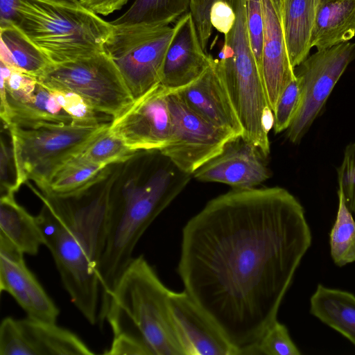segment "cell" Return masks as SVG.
Here are the masks:
<instances>
[{"mask_svg": "<svg viewBox=\"0 0 355 355\" xmlns=\"http://www.w3.org/2000/svg\"><path fill=\"white\" fill-rule=\"evenodd\" d=\"M193 1V0H190V3H191V1Z\"/></svg>", "mask_w": 355, "mask_h": 355, "instance_id": "obj_40", "label": "cell"}, {"mask_svg": "<svg viewBox=\"0 0 355 355\" xmlns=\"http://www.w3.org/2000/svg\"><path fill=\"white\" fill-rule=\"evenodd\" d=\"M174 26L175 31L164 58L160 83L171 91L193 82L214 60L202 48L190 12L180 17Z\"/></svg>", "mask_w": 355, "mask_h": 355, "instance_id": "obj_17", "label": "cell"}, {"mask_svg": "<svg viewBox=\"0 0 355 355\" xmlns=\"http://www.w3.org/2000/svg\"><path fill=\"white\" fill-rule=\"evenodd\" d=\"M168 306L185 355H238L218 326L185 291L171 290Z\"/></svg>", "mask_w": 355, "mask_h": 355, "instance_id": "obj_14", "label": "cell"}, {"mask_svg": "<svg viewBox=\"0 0 355 355\" xmlns=\"http://www.w3.org/2000/svg\"><path fill=\"white\" fill-rule=\"evenodd\" d=\"M113 26L103 49L136 99L160 84L164 58L175 26L146 24Z\"/></svg>", "mask_w": 355, "mask_h": 355, "instance_id": "obj_8", "label": "cell"}, {"mask_svg": "<svg viewBox=\"0 0 355 355\" xmlns=\"http://www.w3.org/2000/svg\"><path fill=\"white\" fill-rule=\"evenodd\" d=\"M24 254L17 248L0 243V290L10 295L27 316L56 322L60 310L29 270Z\"/></svg>", "mask_w": 355, "mask_h": 355, "instance_id": "obj_15", "label": "cell"}, {"mask_svg": "<svg viewBox=\"0 0 355 355\" xmlns=\"http://www.w3.org/2000/svg\"><path fill=\"white\" fill-rule=\"evenodd\" d=\"M110 123L97 126L71 123L35 129L9 128L16 190L31 180L44 191L53 175L83 151Z\"/></svg>", "mask_w": 355, "mask_h": 355, "instance_id": "obj_7", "label": "cell"}, {"mask_svg": "<svg viewBox=\"0 0 355 355\" xmlns=\"http://www.w3.org/2000/svg\"><path fill=\"white\" fill-rule=\"evenodd\" d=\"M116 175L91 199L38 195L42 209L38 223L71 301L92 324L98 320L100 281L96 268L103 251L107 216Z\"/></svg>", "mask_w": 355, "mask_h": 355, "instance_id": "obj_2", "label": "cell"}, {"mask_svg": "<svg viewBox=\"0 0 355 355\" xmlns=\"http://www.w3.org/2000/svg\"><path fill=\"white\" fill-rule=\"evenodd\" d=\"M15 24L53 64L103 51L114 28L78 0H23Z\"/></svg>", "mask_w": 355, "mask_h": 355, "instance_id": "obj_5", "label": "cell"}, {"mask_svg": "<svg viewBox=\"0 0 355 355\" xmlns=\"http://www.w3.org/2000/svg\"><path fill=\"white\" fill-rule=\"evenodd\" d=\"M311 238L302 205L279 187L232 188L183 227L184 291L238 355H255Z\"/></svg>", "mask_w": 355, "mask_h": 355, "instance_id": "obj_1", "label": "cell"}, {"mask_svg": "<svg viewBox=\"0 0 355 355\" xmlns=\"http://www.w3.org/2000/svg\"><path fill=\"white\" fill-rule=\"evenodd\" d=\"M310 313L355 345V296L318 284L310 300Z\"/></svg>", "mask_w": 355, "mask_h": 355, "instance_id": "obj_23", "label": "cell"}, {"mask_svg": "<svg viewBox=\"0 0 355 355\" xmlns=\"http://www.w3.org/2000/svg\"><path fill=\"white\" fill-rule=\"evenodd\" d=\"M37 80L48 88L78 94L95 110L112 119L120 115L135 100L116 65L104 51L53 64Z\"/></svg>", "mask_w": 355, "mask_h": 355, "instance_id": "obj_9", "label": "cell"}, {"mask_svg": "<svg viewBox=\"0 0 355 355\" xmlns=\"http://www.w3.org/2000/svg\"><path fill=\"white\" fill-rule=\"evenodd\" d=\"M110 173L109 166L74 157L53 175L43 193L46 196L56 198L78 197L105 180Z\"/></svg>", "mask_w": 355, "mask_h": 355, "instance_id": "obj_26", "label": "cell"}, {"mask_svg": "<svg viewBox=\"0 0 355 355\" xmlns=\"http://www.w3.org/2000/svg\"><path fill=\"white\" fill-rule=\"evenodd\" d=\"M0 243L17 248L24 254L36 255L44 245L37 216L30 214L15 198L14 193L1 194Z\"/></svg>", "mask_w": 355, "mask_h": 355, "instance_id": "obj_21", "label": "cell"}, {"mask_svg": "<svg viewBox=\"0 0 355 355\" xmlns=\"http://www.w3.org/2000/svg\"><path fill=\"white\" fill-rule=\"evenodd\" d=\"M338 208L329 234L330 252L334 263L342 267L355 262V220L338 190Z\"/></svg>", "mask_w": 355, "mask_h": 355, "instance_id": "obj_28", "label": "cell"}, {"mask_svg": "<svg viewBox=\"0 0 355 355\" xmlns=\"http://www.w3.org/2000/svg\"><path fill=\"white\" fill-rule=\"evenodd\" d=\"M216 1L193 0L190 3L189 12L193 17L201 45L205 51L213 29L209 19L210 8Z\"/></svg>", "mask_w": 355, "mask_h": 355, "instance_id": "obj_36", "label": "cell"}, {"mask_svg": "<svg viewBox=\"0 0 355 355\" xmlns=\"http://www.w3.org/2000/svg\"><path fill=\"white\" fill-rule=\"evenodd\" d=\"M316 0H282V18L288 58L295 69L309 55Z\"/></svg>", "mask_w": 355, "mask_h": 355, "instance_id": "obj_22", "label": "cell"}, {"mask_svg": "<svg viewBox=\"0 0 355 355\" xmlns=\"http://www.w3.org/2000/svg\"><path fill=\"white\" fill-rule=\"evenodd\" d=\"M195 112L214 125L243 136V129L215 59L196 80L175 90Z\"/></svg>", "mask_w": 355, "mask_h": 355, "instance_id": "obj_19", "label": "cell"}, {"mask_svg": "<svg viewBox=\"0 0 355 355\" xmlns=\"http://www.w3.org/2000/svg\"><path fill=\"white\" fill-rule=\"evenodd\" d=\"M0 63V83L6 88L8 102L22 103L31 98L38 83L37 78Z\"/></svg>", "mask_w": 355, "mask_h": 355, "instance_id": "obj_31", "label": "cell"}, {"mask_svg": "<svg viewBox=\"0 0 355 355\" xmlns=\"http://www.w3.org/2000/svg\"><path fill=\"white\" fill-rule=\"evenodd\" d=\"M263 16L262 78L272 112L286 87L295 78L285 42L282 0H261Z\"/></svg>", "mask_w": 355, "mask_h": 355, "instance_id": "obj_18", "label": "cell"}, {"mask_svg": "<svg viewBox=\"0 0 355 355\" xmlns=\"http://www.w3.org/2000/svg\"><path fill=\"white\" fill-rule=\"evenodd\" d=\"M0 62L37 78L53 63L15 24L0 28Z\"/></svg>", "mask_w": 355, "mask_h": 355, "instance_id": "obj_25", "label": "cell"}, {"mask_svg": "<svg viewBox=\"0 0 355 355\" xmlns=\"http://www.w3.org/2000/svg\"><path fill=\"white\" fill-rule=\"evenodd\" d=\"M74 333L27 316L5 318L0 324V355H92Z\"/></svg>", "mask_w": 355, "mask_h": 355, "instance_id": "obj_13", "label": "cell"}, {"mask_svg": "<svg viewBox=\"0 0 355 355\" xmlns=\"http://www.w3.org/2000/svg\"><path fill=\"white\" fill-rule=\"evenodd\" d=\"M209 19L212 28L226 35L234 25L236 14L228 1L217 0L210 8Z\"/></svg>", "mask_w": 355, "mask_h": 355, "instance_id": "obj_37", "label": "cell"}, {"mask_svg": "<svg viewBox=\"0 0 355 355\" xmlns=\"http://www.w3.org/2000/svg\"><path fill=\"white\" fill-rule=\"evenodd\" d=\"M48 89L75 125L97 126L112 120L111 116L95 110L82 96L73 92L58 88Z\"/></svg>", "mask_w": 355, "mask_h": 355, "instance_id": "obj_30", "label": "cell"}, {"mask_svg": "<svg viewBox=\"0 0 355 355\" xmlns=\"http://www.w3.org/2000/svg\"><path fill=\"white\" fill-rule=\"evenodd\" d=\"M171 290L143 255L134 257L101 308L113 340L108 355H185L168 306Z\"/></svg>", "mask_w": 355, "mask_h": 355, "instance_id": "obj_3", "label": "cell"}, {"mask_svg": "<svg viewBox=\"0 0 355 355\" xmlns=\"http://www.w3.org/2000/svg\"><path fill=\"white\" fill-rule=\"evenodd\" d=\"M171 132L168 144L159 152L182 173L193 174L219 155L225 145L237 138L192 110L175 91L168 96Z\"/></svg>", "mask_w": 355, "mask_h": 355, "instance_id": "obj_10", "label": "cell"}, {"mask_svg": "<svg viewBox=\"0 0 355 355\" xmlns=\"http://www.w3.org/2000/svg\"><path fill=\"white\" fill-rule=\"evenodd\" d=\"M98 15L107 16L122 8L130 0H78Z\"/></svg>", "mask_w": 355, "mask_h": 355, "instance_id": "obj_38", "label": "cell"}, {"mask_svg": "<svg viewBox=\"0 0 355 355\" xmlns=\"http://www.w3.org/2000/svg\"><path fill=\"white\" fill-rule=\"evenodd\" d=\"M355 36V0H316L311 47L320 50Z\"/></svg>", "mask_w": 355, "mask_h": 355, "instance_id": "obj_20", "label": "cell"}, {"mask_svg": "<svg viewBox=\"0 0 355 355\" xmlns=\"http://www.w3.org/2000/svg\"><path fill=\"white\" fill-rule=\"evenodd\" d=\"M170 92L157 85L112 119L109 130L132 150L160 151L171 137Z\"/></svg>", "mask_w": 355, "mask_h": 355, "instance_id": "obj_12", "label": "cell"}, {"mask_svg": "<svg viewBox=\"0 0 355 355\" xmlns=\"http://www.w3.org/2000/svg\"><path fill=\"white\" fill-rule=\"evenodd\" d=\"M189 6L190 0H135L122 15L111 23L169 26L184 15Z\"/></svg>", "mask_w": 355, "mask_h": 355, "instance_id": "obj_27", "label": "cell"}, {"mask_svg": "<svg viewBox=\"0 0 355 355\" xmlns=\"http://www.w3.org/2000/svg\"><path fill=\"white\" fill-rule=\"evenodd\" d=\"M261 155L253 144L237 137L199 168L193 177L201 182H220L232 188H253L270 178Z\"/></svg>", "mask_w": 355, "mask_h": 355, "instance_id": "obj_16", "label": "cell"}, {"mask_svg": "<svg viewBox=\"0 0 355 355\" xmlns=\"http://www.w3.org/2000/svg\"><path fill=\"white\" fill-rule=\"evenodd\" d=\"M11 125L26 129L73 123L53 93L38 81L35 92L29 100L9 103Z\"/></svg>", "mask_w": 355, "mask_h": 355, "instance_id": "obj_24", "label": "cell"}, {"mask_svg": "<svg viewBox=\"0 0 355 355\" xmlns=\"http://www.w3.org/2000/svg\"><path fill=\"white\" fill-rule=\"evenodd\" d=\"M23 0H0V28L15 24Z\"/></svg>", "mask_w": 355, "mask_h": 355, "instance_id": "obj_39", "label": "cell"}, {"mask_svg": "<svg viewBox=\"0 0 355 355\" xmlns=\"http://www.w3.org/2000/svg\"><path fill=\"white\" fill-rule=\"evenodd\" d=\"M175 180L174 172L163 168L145 183H125L119 196L112 193L103 248L96 268L102 290L101 306L134 258L141 236L187 184Z\"/></svg>", "mask_w": 355, "mask_h": 355, "instance_id": "obj_4", "label": "cell"}, {"mask_svg": "<svg viewBox=\"0 0 355 355\" xmlns=\"http://www.w3.org/2000/svg\"><path fill=\"white\" fill-rule=\"evenodd\" d=\"M355 59V43L347 42L317 50L295 69L301 89V101L286 136L299 143L320 114L336 84Z\"/></svg>", "mask_w": 355, "mask_h": 355, "instance_id": "obj_11", "label": "cell"}, {"mask_svg": "<svg viewBox=\"0 0 355 355\" xmlns=\"http://www.w3.org/2000/svg\"><path fill=\"white\" fill-rule=\"evenodd\" d=\"M300 355L287 327L277 320L266 331L257 345L255 355Z\"/></svg>", "mask_w": 355, "mask_h": 355, "instance_id": "obj_32", "label": "cell"}, {"mask_svg": "<svg viewBox=\"0 0 355 355\" xmlns=\"http://www.w3.org/2000/svg\"><path fill=\"white\" fill-rule=\"evenodd\" d=\"M338 191L348 209L355 214V142L347 145L338 168Z\"/></svg>", "mask_w": 355, "mask_h": 355, "instance_id": "obj_35", "label": "cell"}, {"mask_svg": "<svg viewBox=\"0 0 355 355\" xmlns=\"http://www.w3.org/2000/svg\"><path fill=\"white\" fill-rule=\"evenodd\" d=\"M234 10V25L224 35V43L215 61L242 125L241 137L267 156L268 132L273 127L274 114L252 49L245 6L236 4Z\"/></svg>", "mask_w": 355, "mask_h": 355, "instance_id": "obj_6", "label": "cell"}, {"mask_svg": "<svg viewBox=\"0 0 355 355\" xmlns=\"http://www.w3.org/2000/svg\"><path fill=\"white\" fill-rule=\"evenodd\" d=\"M245 16L252 49L262 77L263 16L261 0H245Z\"/></svg>", "mask_w": 355, "mask_h": 355, "instance_id": "obj_34", "label": "cell"}, {"mask_svg": "<svg viewBox=\"0 0 355 355\" xmlns=\"http://www.w3.org/2000/svg\"><path fill=\"white\" fill-rule=\"evenodd\" d=\"M301 94L300 83L295 76L281 94L273 112V128L276 134L287 130L291 125L298 110Z\"/></svg>", "mask_w": 355, "mask_h": 355, "instance_id": "obj_33", "label": "cell"}, {"mask_svg": "<svg viewBox=\"0 0 355 355\" xmlns=\"http://www.w3.org/2000/svg\"><path fill=\"white\" fill-rule=\"evenodd\" d=\"M139 152L128 147L108 128L76 157L93 164L109 166L128 161Z\"/></svg>", "mask_w": 355, "mask_h": 355, "instance_id": "obj_29", "label": "cell"}]
</instances>
